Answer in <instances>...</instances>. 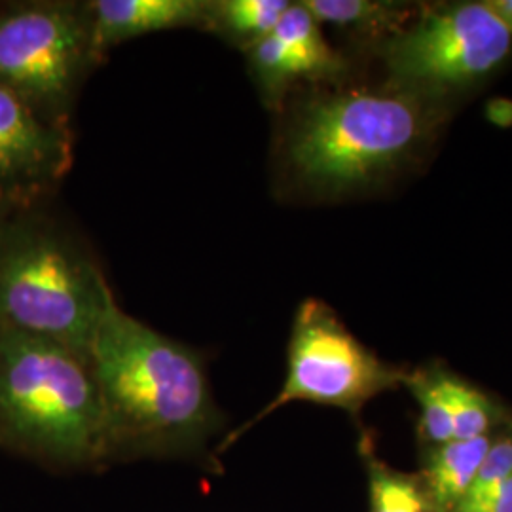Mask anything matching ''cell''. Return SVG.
<instances>
[{"label": "cell", "mask_w": 512, "mask_h": 512, "mask_svg": "<svg viewBox=\"0 0 512 512\" xmlns=\"http://www.w3.org/2000/svg\"><path fill=\"white\" fill-rule=\"evenodd\" d=\"M88 363L101 395L110 461L194 458L222 427L202 357L114 300Z\"/></svg>", "instance_id": "6da1fadb"}, {"label": "cell", "mask_w": 512, "mask_h": 512, "mask_svg": "<svg viewBox=\"0 0 512 512\" xmlns=\"http://www.w3.org/2000/svg\"><path fill=\"white\" fill-rule=\"evenodd\" d=\"M0 446L54 469L110 461L90 363L52 342L0 329Z\"/></svg>", "instance_id": "7a4b0ae2"}, {"label": "cell", "mask_w": 512, "mask_h": 512, "mask_svg": "<svg viewBox=\"0 0 512 512\" xmlns=\"http://www.w3.org/2000/svg\"><path fill=\"white\" fill-rule=\"evenodd\" d=\"M103 270L50 220L16 211L0 228V329L16 330L88 361L114 302Z\"/></svg>", "instance_id": "3957f363"}, {"label": "cell", "mask_w": 512, "mask_h": 512, "mask_svg": "<svg viewBox=\"0 0 512 512\" xmlns=\"http://www.w3.org/2000/svg\"><path fill=\"white\" fill-rule=\"evenodd\" d=\"M427 114L416 97L349 90L310 101L289 129L285 156L300 183L340 194L374 181L418 147Z\"/></svg>", "instance_id": "277c9868"}, {"label": "cell", "mask_w": 512, "mask_h": 512, "mask_svg": "<svg viewBox=\"0 0 512 512\" xmlns=\"http://www.w3.org/2000/svg\"><path fill=\"white\" fill-rule=\"evenodd\" d=\"M95 63L86 2L0 8V84L46 120L71 128L76 93Z\"/></svg>", "instance_id": "5b68a950"}, {"label": "cell", "mask_w": 512, "mask_h": 512, "mask_svg": "<svg viewBox=\"0 0 512 512\" xmlns=\"http://www.w3.org/2000/svg\"><path fill=\"white\" fill-rule=\"evenodd\" d=\"M287 357V378L279 393L228 435L222 448L287 404H321L357 414L370 399L404 380L403 372L384 365L317 298L304 300L296 311Z\"/></svg>", "instance_id": "8992f818"}, {"label": "cell", "mask_w": 512, "mask_h": 512, "mask_svg": "<svg viewBox=\"0 0 512 512\" xmlns=\"http://www.w3.org/2000/svg\"><path fill=\"white\" fill-rule=\"evenodd\" d=\"M511 44V31L486 2H467L431 12L393 38L385 59L401 80L454 86L494 71Z\"/></svg>", "instance_id": "52a82bcc"}, {"label": "cell", "mask_w": 512, "mask_h": 512, "mask_svg": "<svg viewBox=\"0 0 512 512\" xmlns=\"http://www.w3.org/2000/svg\"><path fill=\"white\" fill-rule=\"evenodd\" d=\"M73 164L71 128L40 116L0 84V200L23 209L54 190Z\"/></svg>", "instance_id": "ba28073f"}, {"label": "cell", "mask_w": 512, "mask_h": 512, "mask_svg": "<svg viewBox=\"0 0 512 512\" xmlns=\"http://www.w3.org/2000/svg\"><path fill=\"white\" fill-rule=\"evenodd\" d=\"M95 61L110 48L171 29H203L209 0H93L86 2Z\"/></svg>", "instance_id": "9c48e42d"}, {"label": "cell", "mask_w": 512, "mask_h": 512, "mask_svg": "<svg viewBox=\"0 0 512 512\" xmlns=\"http://www.w3.org/2000/svg\"><path fill=\"white\" fill-rule=\"evenodd\" d=\"M249 73L266 103H275L298 78L330 76L342 71L340 55H317L270 33L245 52Z\"/></svg>", "instance_id": "30bf717a"}, {"label": "cell", "mask_w": 512, "mask_h": 512, "mask_svg": "<svg viewBox=\"0 0 512 512\" xmlns=\"http://www.w3.org/2000/svg\"><path fill=\"white\" fill-rule=\"evenodd\" d=\"M490 439L448 440L439 444L425 471L427 501L431 511L454 512L471 492L480 463L490 448Z\"/></svg>", "instance_id": "8fae6325"}, {"label": "cell", "mask_w": 512, "mask_h": 512, "mask_svg": "<svg viewBox=\"0 0 512 512\" xmlns=\"http://www.w3.org/2000/svg\"><path fill=\"white\" fill-rule=\"evenodd\" d=\"M289 6V0H209L205 31L245 52L274 31Z\"/></svg>", "instance_id": "7c38bea8"}, {"label": "cell", "mask_w": 512, "mask_h": 512, "mask_svg": "<svg viewBox=\"0 0 512 512\" xmlns=\"http://www.w3.org/2000/svg\"><path fill=\"white\" fill-rule=\"evenodd\" d=\"M444 389L452 412L454 439L473 440L486 437L492 423V404L476 391L452 376H444Z\"/></svg>", "instance_id": "4fadbf2b"}, {"label": "cell", "mask_w": 512, "mask_h": 512, "mask_svg": "<svg viewBox=\"0 0 512 512\" xmlns=\"http://www.w3.org/2000/svg\"><path fill=\"white\" fill-rule=\"evenodd\" d=\"M319 25L327 23L342 29H376L389 21V4L374 0H302Z\"/></svg>", "instance_id": "5bb4252c"}, {"label": "cell", "mask_w": 512, "mask_h": 512, "mask_svg": "<svg viewBox=\"0 0 512 512\" xmlns=\"http://www.w3.org/2000/svg\"><path fill=\"white\" fill-rule=\"evenodd\" d=\"M429 511V501L414 480L370 463V512Z\"/></svg>", "instance_id": "9a60e30c"}, {"label": "cell", "mask_w": 512, "mask_h": 512, "mask_svg": "<svg viewBox=\"0 0 512 512\" xmlns=\"http://www.w3.org/2000/svg\"><path fill=\"white\" fill-rule=\"evenodd\" d=\"M406 382L410 384L418 403H420L421 427H423L425 437L435 444H444L448 440H454L452 412H450V403L446 397L442 374L414 376V378H406Z\"/></svg>", "instance_id": "2e32d148"}, {"label": "cell", "mask_w": 512, "mask_h": 512, "mask_svg": "<svg viewBox=\"0 0 512 512\" xmlns=\"http://www.w3.org/2000/svg\"><path fill=\"white\" fill-rule=\"evenodd\" d=\"M512 476V433L505 435L503 439L497 440L494 444H490L486 456L480 463V469L476 473L475 482L471 492L463 497L471 499L476 495L484 494L488 490H492L497 484H501L503 480Z\"/></svg>", "instance_id": "e0dca14e"}, {"label": "cell", "mask_w": 512, "mask_h": 512, "mask_svg": "<svg viewBox=\"0 0 512 512\" xmlns=\"http://www.w3.org/2000/svg\"><path fill=\"white\" fill-rule=\"evenodd\" d=\"M454 512H512V476L484 494L461 501Z\"/></svg>", "instance_id": "ac0fdd59"}, {"label": "cell", "mask_w": 512, "mask_h": 512, "mask_svg": "<svg viewBox=\"0 0 512 512\" xmlns=\"http://www.w3.org/2000/svg\"><path fill=\"white\" fill-rule=\"evenodd\" d=\"M488 118L503 128L512 126V101L507 99H495L488 105Z\"/></svg>", "instance_id": "d6986e66"}, {"label": "cell", "mask_w": 512, "mask_h": 512, "mask_svg": "<svg viewBox=\"0 0 512 512\" xmlns=\"http://www.w3.org/2000/svg\"><path fill=\"white\" fill-rule=\"evenodd\" d=\"M495 12V16L505 23L512 33V0H488L486 2Z\"/></svg>", "instance_id": "ffe728a7"}, {"label": "cell", "mask_w": 512, "mask_h": 512, "mask_svg": "<svg viewBox=\"0 0 512 512\" xmlns=\"http://www.w3.org/2000/svg\"><path fill=\"white\" fill-rule=\"evenodd\" d=\"M16 211H21V209H18V207H14L12 203H6L0 200V228L4 226V222L10 219V217H12V215H14Z\"/></svg>", "instance_id": "44dd1931"}]
</instances>
